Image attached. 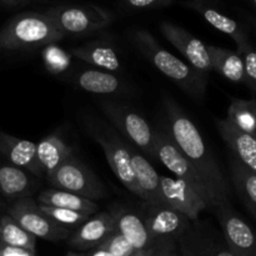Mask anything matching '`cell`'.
I'll list each match as a JSON object with an SVG mask.
<instances>
[{"instance_id": "obj_21", "label": "cell", "mask_w": 256, "mask_h": 256, "mask_svg": "<svg viewBox=\"0 0 256 256\" xmlns=\"http://www.w3.org/2000/svg\"><path fill=\"white\" fill-rule=\"evenodd\" d=\"M69 52L72 56L102 69L104 72H120L122 68L114 46L106 42H88L82 46L72 48Z\"/></svg>"}, {"instance_id": "obj_27", "label": "cell", "mask_w": 256, "mask_h": 256, "mask_svg": "<svg viewBox=\"0 0 256 256\" xmlns=\"http://www.w3.org/2000/svg\"><path fill=\"white\" fill-rule=\"evenodd\" d=\"M2 248H18L36 252V238L22 229L12 216L5 214L0 216V249Z\"/></svg>"}, {"instance_id": "obj_13", "label": "cell", "mask_w": 256, "mask_h": 256, "mask_svg": "<svg viewBox=\"0 0 256 256\" xmlns=\"http://www.w3.org/2000/svg\"><path fill=\"white\" fill-rule=\"evenodd\" d=\"M160 188L165 205L195 222L202 212L210 210L195 190L178 178L160 175Z\"/></svg>"}, {"instance_id": "obj_22", "label": "cell", "mask_w": 256, "mask_h": 256, "mask_svg": "<svg viewBox=\"0 0 256 256\" xmlns=\"http://www.w3.org/2000/svg\"><path fill=\"white\" fill-rule=\"evenodd\" d=\"M36 202L40 205H46V206L74 210V212H82V214L89 215V216L94 215L99 209L96 202L92 200L80 196L74 192L55 189V188L42 190L38 195Z\"/></svg>"}, {"instance_id": "obj_4", "label": "cell", "mask_w": 256, "mask_h": 256, "mask_svg": "<svg viewBox=\"0 0 256 256\" xmlns=\"http://www.w3.org/2000/svg\"><path fill=\"white\" fill-rule=\"evenodd\" d=\"M82 122L90 138L102 146L115 176L130 192L142 199V192L132 172L129 144L112 125H108L99 118L88 115L82 119Z\"/></svg>"}, {"instance_id": "obj_12", "label": "cell", "mask_w": 256, "mask_h": 256, "mask_svg": "<svg viewBox=\"0 0 256 256\" xmlns=\"http://www.w3.org/2000/svg\"><path fill=\"white\" fill-rule=\"evenodd\" d=\"M160 32L165 39L186 59L192 69L208 76L212 70V62L208 46L202 40L190 34L184 28L170 22H162L160 24Z\"/></svg>"}, {"instance_id": "obj_38", "label": "cell", "mask_w": 256, "mask_h": 256, "mask_svg": "<svg viewBox=\"0 0 256 256\" xmlns=\"http://www.w3.org/2000/svg\"><path fill=\"white\" fill-rule=\"evenodd\" d=\"M166 256H182V255H179V254H178L176 252H169V254H168Z\"/></svg>"}, {"instance_id": "obj_14", "label": "cell", "mask_w": 256, "mask_h": 256, "mask_svg": "<svg viewBox=\"0 0 256 256\" xmlns=\"http://www.w3.org/2000/svg\"><path fill=\"white\" fill-rule=\"evenodd\" d=\"M142 216L150 236L154 240L169 239L176 242L192 224V220L168 206L144 205Z\"/></svg>"}, {"instance_id": "obj_18", "label": "cell", "mask_w": 256, "mask_h": 256, "mask_svg": "<svg viewBox=\"0 0 256 256\" xmlns=\"http://www.w3.org/2000/svg\"><path fill=\"white\" fill-rule=\"evenodd\" d=\"M110 212L115 218V230L120 232L136 252L148 249L156 242L150 236L142 214L120 205Z\"/></svg>"}, {"instance_id": "obj_32", "label": "cell", "mask_w": 256, "mask_h": 256, "mask_svg": "<svg viewBox=\"0 0 256 256\" xmlns=\"http://www.w3.org/2000/svg\"><path fill=\"white\" fill-rule=\"evenodd\" d=\"M95 249L105 250V252H108L112 256H132L136 252V250L132 246V244L120 232H118L116 230L114 232H112Z\"/></svg>"}, {"instance_id": "obj_26", "label": "cell", "mask_w": 256, "mask_h": 256, "mask_svg": "<svg viewBox=\"0 0 256 256\" xmlns=\"http://www.w3.org/2000/svg\"><path fill=\"white\" fill-rule=\"evenodd\" d=\"M74 82L78 88L92 94H112L122 86L119 78L104 70H82L75 75Z\"/></svg>"}, {"instance_id": "obj_11", "label": "cell", "mask_w": 256, "mask_h": 256, "mask_svg": "<svg viewBox=\"0 0 256 256\" xmlns=\"http://www.w3.org/2000/svg\"><path fill=\"white\" fill-rule=\"evenodd\" d=\"M222 228L225 242L235 256H255L256 234L245 220L224 202L212 210Z\"/></svg>"}, {"instance_id": "obj_15", "label": "cell", "mask_w": 256, "mask_h": 256, "mask_svg": "<svg viewBox=\"0 0 256 256\" xmlns=\"http://www.w3.org/2000/svg\"><path fill=\"white\" fill-rule=\"evenodd\" d=\"M115 232V218L112 212H99L90 216L78 226L68 238L66 242L72 249L86 252L99 246L112 232Z\"/></svg>"}, {"instance_id": "obj_34", "label": "cell", "mask_w": 256, "mask_h": 256, "mask_svg": "<svg viewBox=\"0 0 256 256\" xmlns=\"http://www.w3.org/2000/svg\"><path fill=\"white\" fill-rule=\"evenodd\" d=\"M126 8L135 10L159 9L172 5L175 0H119Z\"/></svg>"}, {"instance_id": "obj_41", "label": "cell", "mask_w": 256, "mask_h": 256, "mask_svg": "<svg viewBox=\"0 0 256 256\" xmlns=\"http://www.w3.org/2000/svg\"><path fill=\"white\" fill-rule=\"evenodd\" d=\"M0 49H2V48H0Z\"/></svg>"}, {"instance_id": "obj_9", "label": "cell", "mask_w": 256, "mask_h": 256, "mask_svg": "<svg viewBox=\"0 0 256 256\" xmlns=\"http://www.w3.org/2000/svg\"><path fill=\"white\" fill-rule=\"evenodd\" d=\"M6 214L36 239L39 238L48 242H59L68 240V238L72 234L70 228L58 224L44 214L39 209L36 200L30 196L12 202V204L8 208Z\"/></svg>"}, {"instance_id": "obj_23", "label": "cell", "mask_w": 256, "mask_h": 256, "mask_svg": "<svg viewBox=\"0 0 256 256\" xmlns=\"http://www.w3.org/2000/svg\"><path fill=\"white\" fill-rule=\"evenodd\" d=\"M36 154L40 165L45 172V176L48 178L70 155H72V149L62 140L60 135L52 134L38 142Z\"/></svg>"}, {"instance_id": "obj_25", "label": "cell", "mask_w": 256, "mask_h": 256, "mask_svg": "<svg viewBox=\"0 0 256 256\" xmlns=\"http://www.w3.org/2000/svg\"><path fill=\"white\" fill-rule=\"evenodd\" d=\"M32 190V179L29 172L12 164L0 165V192L8 200L29 196Z\"/></svg>"}, {"instance_id": "obj_7", "label": "cell", "mask_w": 256, "mask_h": 256, "mask_svg": "<svg viewBox=\"0 0 256 256\" xmlns=\"http://www.w3.org/2000/svg\"><path fill=\"white\" fill-rule=\"evenodd\" d=\"M46 179L55 189L74 192L92 202L104 199L108 195L102 180L74 155H70Z\"/></svg>"}, {"instance_id": "obj_10", "label": "cell", "mask_w": 256, "mask_h": 256, "mask_svg": "<svg viewBox=\"0 0 256 256\" xmlns=\"http://www.w3.org/2000/svg\"><path fill=\"white\" fill-rule=\"evenodd\" d=\"M176 252L182 256H235L212 224L192 222L186 230L175 242Z\"/></svg>"}, {"instance_id": "obj_36", "label": "cell", "mask_w": 256, "mask_h": 256, "mask_svg": "<svg viewBox=\"0 0 256 256\" xmlns=\"http://www.w3.org/2000/svg\"><path fill=\"white\" fill-rule=\"evenodd\" d=\"M0 2L6 5H25L30 2V0H0Z\"/></svg>"}, {"instance_id": "obj_40", "label": "cell", "mask_w": 256, "mask_h": 256, "mask_svg": "<svg viewBox=\"0 0 256 256\" xmlns=\"http://www.w3.org/2000/svg\"><path fill=\"white\" fill-rule=\"evenodd\" d=\"M132 256H136V252H135V254H134V255H132Z\"/></svg>"}, {"instance_id": "obj_2", "label": "cell", "mask_w": 256, "mask_h": 256, "mask_svg": "<svg viewBox=\"0 0 256 256\" xmlns=\"http://www.w3.org/2000/svg\"><path fill=\"white\" fill-rule=\"evenodd\" d=\"M132 42L142 55L162 75L179 85L182 90L196 100H202L208 85V76L192 69L188 62L162 48L146 30L132 32Z\"/></svg>"}, {"instance_id": "obj_24", "label": "cell", "mask_w": 256, "mask_h": 256, "mask_svg": "<svg viewBox=\"0 0 256 256\" xmlns=\"http://www.w3.org/2000/svg\"><path fill=\"white\" fill-rule=\"evenodd\" d=\"M208 52L212 70L232 82H245L244 62L239 52L214 45H208Z\"/></svg>"}, {"instance_id": "obj_31", "label": "cell", "mask_w": 256, "mask_h": 256, "mask_svg": "<svg viewBox=\"0 0 256 256\" xmlns=\"http://www.w3.org/2000/svg\"><path fill=\"white\" fill-rule=\"evenodd\" d=\"M39 209L42 210L44 214H46L50 219L54 220L55 222L66 228L80 226V225L84 224V222L90 218L89 215L82 214V212H74V210L62 209V208H52L39 204Z\"/></svg>"}, {"instance_id": "obj_39", "label": "cell", "mask_w": 256, "mask_h": 256, "mask_svg": "<svg viewBox=\"0 0 256 256\" xmlns=\"http://www.w3.org/2000/svg\"><path fill=\"white\" fill-rule=\"evenodd\" d=\"M252 2H254V5H255V8H256V0H252Z\"/></svg>"}, {"instance_id": "obj_8", "label": "cell", "mask_w": 256, "mask_h": 256, "mask_svg": "<svg viewBox=\"0 0 256 256\" xmlns=\"http://www.w3.org/2000/svg\"><path fill=\"white\" fill-rule=\"evenodd\" d=\"M102 112L118 132L129 140L132 146L155 159L154 132L149 122L128 105L116 102H102Z\"/></svg>"}, {"instance_id": "obj_28", "label": "cell", "mask_w": 256, "mask_h": 256, "mask_svg": "<svg viewBox=\"0 0 256 256\" xmlns=\"http://www.w3.org/2000/svg\"><path fill=\"white\" fill-rule=\"evenodd\" d=\"M226 120L236 129L256 138V100H232L228 109Z\"/></svg>"}, {"instance_id": "obj_35", "label": "cell", "mask_w": 256, "mask_h": 256, "mask_svg": "<svg viewBox=\"0 0 256 256\" xmlns=\"http://www.w3.org/2000/svg\"><path fill=\"white\" fill-rule=\"evenodd\" d=\"M0 256H38L36 252L29 250L18 249V248H2Z\"/></svg>"}, {"instance_id": "obj_1", "label": "cell", "mask_w": 256, "mask_h": 256, "mask_svg": "<svg viewBox=\"0 0 256 256\" xmlns=\"http://www.w3.org/2000/svg\"><path fill=\"white\" fill-rule=\"evenodd\" d=\"M164 110L165 132L202 175L218 206L230 202V189L226 179L196 125L172 98H164Z\"/></svg>"}, {"instance_id": "obj_3", "label": "cell", "mask_w": 256, "mask_h": 256, "mask_svg": "<svg viewBox=\"0 0 256 256\" xmlns=\"http://www.w3.org/2000/svg\"><path fill=\"white\" fill-rule=\"evenodd\" d=\"M64 34L45 12H22L15 15L0 32V48L6 50L32 49L55 44Z\"/></svg>"}, {"instance_id": "obj_30", "label": "cell", "mask_w": 256, "mask_h": 256, "mask_svg": "<svg viewBox=\"0 0 256 256\" xmlns=\"http://www.w3.org/2000/svg\"><path fill=\"white\" fill-rule=\"evenodd\" d=\"M42 62L48 72L52 74H62L66 72L72 64V55L55 44L45 45L42 50Z\"/></svg>"}, {"instance_id": "obj_17", "label": "cell", "mask_w": 256, "mask_h": 256, "mask_svg": "<svg viewBox=\"0 0 256 256\" xmlns=\"http://www.w3.org/2000/svg\"><path fill=\"white\" fill-rule=\"evenodd\" d=\"M129 152L130 158H132V172H134L138 186L142 192V200L144 205L166 206L162 195L160 175L158 174L154 166L148 162L146 158L138 152L132 145H129Z\"/></svg>"}, {"instance_id": "obj_42", "label": "cell", "mask_w": 256, "mask_h": 256, "mask_svg": "<svg viewBox=\"0 0 256 256\" xmlns=\"http://www.w3.org/2000/svg\"><path fill=\"white\" fill-rule=\"evenodd\" d=\"M255 256H256V254H255Z\"/></svg>"}, {"instance_id": "obj_37", "label": "cell", "mask_w": 256, "mask_h": 256, "mask_svg": "<svg viewBox=\"0 0 256 256\" xmlns=\"http://www.w3.org/2000/svg\"><path fill=\"white\" fill-rule=\"evenodd\" d=\"M85 256H112V254H109L108 252H105V250H100V249H94L92 250L90 254L85 255Z\"/></svg>"}, {"instance_id": "obj_19", "label": "cell", "mask_w": 256, "mask_h": 256, "mask_svg": "<svg viewBox=\"0 0 256 256\" xmlns=\"http://www.w3.org/2000/svg\"><path fill=\"white\" fill-rule=\"evenodd\" d=\"M216 126L235 159L256 174V138L232 126L226 119L218 120Z\"/></svg>"}, {"instance_id": "obj_33", "label": "cell", "mask_w": 256, "mask_h": 256, "mask_svg": "<svg viewBox=\"0 0 256 256\" xmlns=\"http://www.w3.org/2000/svg\"><path fill=\"white\" fill-rule=\"evenodd\" d=\"M238 52L242 55L244 62L245 84H248V86L256 92V50L252 44H249L238 50Z\"/></svg>"}, {"instance_id": "obj_29", "label": "cell", "mask_w": 256, "mask_h": 256, "mask_svg": "<svg viewBox=\"0 0 256 256\" xmlns=\"http://www.w3.org/2000/svg\"><path fill=\"white\" fill-rule=\"evenodd\" d=\"M232 179L238 194L256 218V174L236 159H232Z\"/></svg>"}, {"instance_id": "obj_20", "label": "cell", "mask_w": 256, "mask_h": 256, "mask_svg": "<svg viewBox=\"0 0 256 256\" xmlns=\"http://www.w3.org/2000/svg\"><path fill=\"white\" fill-rule=\"evenodd\" d=\"M184 5L186 8H189V9H192L199 12L215 29L229 35L236 42L238 50L242 49V48L250 44L246 32L234 19L229 18L228 15L222 14V12L215 9L214 6L205 2L204 0H190V2H184Z\"/></svg>"}, {"instance_id": "obj_6", "label": "cell", "mask_w": 256, "mask_h": 256, "mask_svg": "<svg viewBox=\"0 0 256 256\" xmlns=\"http://www.w3.org/2000/svg\"><path fill=\"white\" fill-rule=\"evenodd\" d=\"M65 35H86L102 30L112 22V15L92 4L59 5L45 12Z\"/></svg>"}, {"instance_id": "obj_5", "label": "cell", "mask_w": 256, "mask_h": 256, "mask_svg": "<svg viewBox=\"0 0 256 256\" xmlns=\"http://www.w3.org/2000/svg\"><path fill=\"white\" fill-rule=\"evenodd\" d=\"M154 140L155 159L159 160L168 170H170L175 175V178L185 182L192 190H195L212 212L218 206V204L209 186L199 174V172L195 169L194 165L178 149L164 128L154 132Z\"/></svg>"}, {"instance_id": "obj_16", "label": "cell", "mask_w": 256, "mask_h": 256, "mask_svg": "<svg viewBox=\"0 0 256 256\" xmlns=\"http://www.w3.org/2000/svg\"><path fill=\"white\" fill-rule=\"evenodd\" d=\"M0 154L10 164L39 178H46L36 154V144L0 132Z\"/></svg>"}]
</instances>
